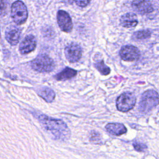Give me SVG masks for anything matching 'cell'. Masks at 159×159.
<instances>
[{
	"mask_svg": "<svg viewBox=\"0 0 159 159\" xmlns=\"http://www.w3.org/2000/svg\"><path fill=\"white\" fill-rule=\"evenodd\" d=\"M39 119L44 128L49 131L56 139L63 140L69 137L70 129L63 120L49 117L44 114L40 115Z\"/></svg>",
	"mask_w": 159,
	"mask_h": 159,
	"instance_id": "obj_1",
	"label": "cell"
},
{
	"mask_svg": "<svg viewBox=\"0 0 159 159\" xmlns=\"http://www.w3.org/2000/svg\"><path fill=\"white\" fill-rule=\"evenodd\" d=\"M159 104V94L153 89L145 91L139 102V111L141 112L146 113L152 110V108Z\"/></svg>",
	"mask_w": 159,
	"mask_h": 159,
	"instance_id": "obj_2",
	"label": "cell"
},
{
	"mask_svg": "<svg viewBox=\"0 0 159 159\" xmlns=\"http://www.w3.org/2000/svg\"><path fill=\"white\" fill-rule=\"evenodd\" d=\"M31 66L33 70L38 72H50L54 69L55 63L47 55L41 54L31 62Z\"/></svg>",
	"mask_w": 159,
	"mask_h": 159,
	"instance_id": "obj_3",
	"label": "cell"
},
{
	"mask_svg": "<svg viewBox=\"0 0 159 159\" xmlns=\"http://www.w3.org/2000/svg\"><path fill=\"white\" fill-rule=\"evenodd\" d=\"M27 9L25 5L20 1H15L11 6V17L17 25L24 24L27 19Z\"/></svg>",
	"mask_w": 159,
	"mask_h": 159,
	"instance_id": "obj_4",
	"label": "cell"
},
{
	"mask_svg": "<svg viewBox=\"0 0 159 159\" xmlns=\"http://www.w3.org/2000/svg\"><path fill=\"white\" fill-rule=\"evenodd\" d=\"M136 102L135 96L131 93H124L121 94L116 100V106L121 112H127L131 110Z\"/></svg>",
	"mask_w": 159,
	"mask_h": 159,
	"instance_id": "obj_5",
	"label": "cell"
},
{
	"mask_svg": "<svg viewBox=\"0 0 159 159\" xmlns=\"http://www.w3.org/2000/svg\"><path fill=\"white\" fill-rule=\"evenodd\" d=\"M65 55L66 59L71 63L78 61L81 57L82 50L76 43H71L65 48Z\"/></svg>",
	"mask_w": 159,
	"mask_h": 159,
	"instance_id": "obj_6",
	"label": "cell"
},
{
	"mask_svg": "<svg viewBox=\"0 0 159 159\" xmlns=\"http://www.w3.org/2000/svg\"><path fill=\"white\" fill-rule=\"evenodd\" d=\"M119 54L123 60L132 61L137 60L139 58L140 53L136 47L133 45H125L121 48Z\"/></svg>",
	"mask_w": 159,
	"mask_h": 159,
	"instance_id": "obj_7",
	"label": "cell"
},
{
	"mask_svg": "<svg viewBox=\"0 0 159 159\" xmlns=\"http://www.w3.org/2000/svg\"><path fill=\"white\" fill-rule=\"evenodd\" d=\"M57 22L61 29L65 32H70L73 28V24L70 15L63 10H60L57 13Z\"/></svg>",
	"mask_w": 159,
	"mask_h": 159,
	"instance_id": "obj_8",
	"label": "cell"
},
{
	"mask_svg": "<svg viewBox=\"0 0 159 159\" xmlns=\"http://www.w3.org/2000/svg\"><path fill=\"white\" fill-rule=\"evenodd\" d=\"M133 9L141 14H150L153 11L150 0H134L132 2Z\"/></svg>",
	"mask_w": 159,
	"mask_h": 159,
	"instance_id": "obj_9",
	"label": "cell"
},
{
	"mask_svg": "<svg viewBox=\"0 0 159 159\" xmlns=\"http://www.w3.org/2000/svg\"><path fill=\"white\" fill-rule=\"evenodd\" d=\"M21 30L16 25L9 26L5 32V37L7 41L12 45H16L19 40Z\"/></svg>",
	"mask_w": 159,
	"mask_h": 159,
	"instance_id": "obj_10",
	"label": "cell"
},
{
	"mask_svg": "<svg viewBox=\"0 0 159 159\" xmlns=\"http://www.w3.org/2000/svg\"><path fill=\"white\" fill-rule=\"evenodd\" d=\"M36 39L32 35H29L22 41L19 46V51L22 54H27L32 52L36 47Z\"/></svg>",
	"mask_w": 159,
	"mask_h": 159,
	"instance_id": "obj_11",
	"label": "cell"
},
{
	"mask_svg": "<svg viewBox=\"0 0 159 159\" xmlns=\"http://www.w3.org/2000/svg\"><path fill=\"white\" fill-rule=\"evenodd\" d=\"M120 24L125 28L135 27L138 24L137 16L132 12L124 14L120 19Z\"/></svg>",
	"mask_w": 159,
	"mask_h": 159,
	"instance_id": "obj_12",
	"label": "cell"
},
{
	"mask_svg": "<svg viewBox=\"0 0 159 159\" xmlns=\"http://www.w3.org/2000/svg\"><path fill=\"white\" fill-rule=\"evenodd\" d=\"M106 129L111 134L120 135L126 133L127 129L124 125L120 123H109L106 125Z\"/></svg>",
	"mask_w": 159,
	"mask_h": 159,
	"instance_id": "obj_13",
	"label": "cell"
},
{
	"mask_svg": "<svg viewBox=\"0 0 159 159\" xmlns=\"http://www.w3.org/2000/svg\"><path fill=\"white\" fill-rule=\"evenodd\" d=\"M77 74V71L74 69L69 67H66L61 72L55 76V78L58 81H65L75 77Z\"/></svg>",
	"mask_w": 159,
	"mask_h": 159,
	"instance_id": "obj_14",
	"label": "cell"
},
{
	"mask_svg": "<svg viewBox=\"0 0 159 159\" xmlns=\"http://www.w3.org/2000/svg\"><path fill=\"white\" fill-rule=\"evenodd\" d=\"M38 93L41 98L48 102H52L55 97V92L49 88H42Z\"/></svg>",
	"mask_w": 159,
	"mask_h": 159,
	"instance_id": "obj_15",
	"label": "cell"
},
{
	"mask_svg": "<svg viewBox=\"0 0 159 159\" xmlns=\"http://www.w3.org/2000/svg\"><path fill=\"white\" fill-rule=\"evenodd\" d=\"M94 66L96 69L103 75H107L111 71L110 68L104 64L103 60L97 61L94 64Z\"/></svg>",
	"mask_w": 159,
	"mask_h": 159,
	"instance_id": "obj_16",
	"label": "cell"
},
{
	"mask_svg": "<svg viewBox=\"0 0 159 159\" xmlns=\"http://www.w3.org/2000/svg\"><path fill=\"white\" fill-rule=\"evenodd\" d=\"M150 35H151L150 31L148 30H139V31L135 32L133 35V37L135 39L143 40V39H147L149 38Z\"/></svg>",
	"mask_w": 159,
	"mask_h": 159,
	"instance_id": "obj_17",
	"label": "cell"
},
{
	"mask_svg": "<svg viewBox=\"0 0 159 159\" xmlns=\"http://www.w3.org/2000/svg\"><path fill=\"white\" fill-rule=\"evenodd\" d=\"M133 147L135 148V150L138 152H144L147 148V147L146 145L137 141H134L133 142Z\"/></svg>",
	"mask_w": 159,
	"mask_h": 159,
	"instance_id": "obj_18",
	"label": "cell"
},
{
	"mask_svg": "<svg viewBox=\"0 0 159 159\" xmlns=\"http://www.w3.org/2000/svg\"><path fill=\"white\" fill-rule=\"evenodd\" d=\"M90 140L92 141L93 142H96L98 141H100V137H99V134L95 132V131H93L91 135V138H90Z\"/></svg>",
	"mask_w": 159,
	"mask_h": 159,
	"instance_id": "obj_19",
	"label": "cell"
},
{
	"mask_svg": "<svg viewBox=\"0 0 159 159\" xmlns=\"http://www.w3.org/2000/svg\"><path fill=\"white\" fill-rule=\"evenodd\" d=\"M91 0H74L75 2L80 7L86 6L90 2Z\"/></svg>",
	"mask_w": 159,
	"mask_h": 159,
	"instance_id": "obj_20",
	"label": "cell"
},
{
	"mask_svg": "<svg viewBox=\"0 0 159 159\" xmlns=\"http://www.w3.org/2000/svg\"><path fill=\"white\" fill-rule=\"evenodd\" d=\"M66 2H68V3H70V4H72L73 2H75L74 1V0H65Z\"/></svg>",
	"mask_w": 159,
	"mask_h": 159,
	"instance_id": "obj_21",
	"label": "cell"
}]
</instances>
